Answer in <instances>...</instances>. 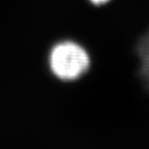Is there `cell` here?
<instances>
[{
  "mask_svg": "<svg viewBox=\"0 0 149 149\" xmlns=\"http://www.w3.org/2000/svg\"><path fill=\"white\" fill-rule=\"evenodd\" d=\"M51 72L62 81H74L83 76L90 65L86 50L74 42H62L53 47L49 56Z\"/></svg>",
  "mask_w": 149,
  "mask_h": 149,
  "instance_id": "6da1fadb",
  "label": "cell"
},
{
  "mask_svg": "<svg viewBox=\"0 0 149 149\" xmlns=\"http://www.w3.org/2000/svg\"><path fill=\"white\" fill-rule=\"evenodd\" d=\"M137 53L140 59V74L149 90V31L143 35L137 47Z\"/></svg>",
  "mask_w": 149,
  "mask_h": 149,
  "instance_id": "7a4b0ae2",
  "label": "cell"
},
{
  "mask_svg": "<svg viewBox=\"0 0 149 149\" xmlns=\"http://www.w3.org/2000/svg\"><path fill=\"white\" fill-rule=\"evenodd\" d=\"M90 1L94 4H102V3L107 2L108 0H90Z\"/></svg>",
  "mask_w": 149,
  "mask_h": 149,
  "instance_id": "3957f363",
  "label": "cell"
}]
</instances>
